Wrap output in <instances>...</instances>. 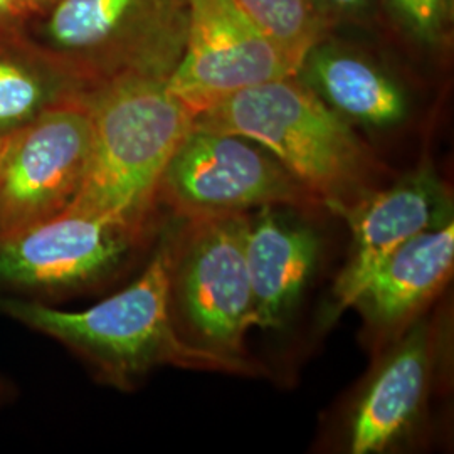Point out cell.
<instances>
[{
	"mask_svg": "<svg viewBox=\"0 0 454 454\" xmlns=\"http://www.w3.org/2000/svg\"><path fill=\"white\" fill-rule=\"evenodd\" d=\"M52 2H56V0H29V4H31V7L34 9V14L37 12V11H41V9H44V7H48L51 5Z\"/></svg>",
	"mask_w": 454,
	"mask_h": 454,
	"instance_id": "20",
	"label": "cell"
},
{
	"mask_svg": "<svg viewBox=\"0 0 454 454\" xmlns=\"http://www.w3.org/2000/svg\"><path fill=\"white\" fill-rule=\"evenodd\" d=\"M33 14L29 0H0V35L20 33Z\"/></svg>",
	"mask_w": 454,
	"mask_h": 454,
	"instance_id": "18",
	"label": "cell"
},
{
	"mask_svg": "<svg viewBox=\"0 0 454 454\" xmlns=\"http://www.w3.org/2000/svg\"><path fill=\"white\" fill-rule=\"evenodd\" d=\"M189 29V0H56L20 34L90 88L125 76L168 80Z\"/></svg>",
	"mask_w": 454,
	"mask_h": 454,
	"instance_id": "4",
	"label": "cell"
},
{
	"mask_svg": "<svg viewBox=\"0 0 454 454\" xmlns=\"http://www.w3.org/2000/svg\"><path fill=\"white\" fill-rule=\"evenodd\" d=\"M84 98L4 138L0 238L67 211L82 192L91 145Z\"/></svg>",
	"mask_w": 454,
	"mask_h": 454,
	"instance_id": "8",
	"label": "cell"
},
{
	"mask_svg": "<svg viewBox=\"0 0 454 454\" xmlns=\"http://www.w3.org/2000/svg\"><path fill=\"white\" fill-rule=\"evenodd\" d=\"M244 256L256 326L281 328L309 286L320 256V238L278 206L247 212Z\"/></svg>",
	"mask_w": 454,
	"mask_h": 454,
	"instance_id": "11",
	"label": "cell"
},
{
	"mask_svg": "<svg viewBox=\"0 0 454 454\" xmlns=\"http://www.w3.org/2000/svg\"><path fill=\"white\" fill-rule=\"evenodd\" d=\"M262 33L281 49L293 65L303 63L309 49L322 41L324 22L315 0H236Z\"/></svg>",
	"mask_w": 454,
	"mask_h": 454,
	"instance_id": "16",
	"label": "cell"
},
{
	"mask_svg": "<svg viewBox=\"0 0 454 454\" xmlns=\"http://www.w3.org/2000/svg\"><path fill=\"white\" fill-rule=\"evenodd\" d=\"M170 227L130 285L82 311L37 300L2 298L0 311L63 343L116 389H133L162 365L238 373L223 358L184 340L170 309Z\"/></svg>",
	"mask_w": 454,
	"mask_h": 454,
	"instance_id": "1",
	"label": "cell"
},
{
	"mask_svg": "<svg viewBox=\"0 0 454 454\" xmlns=\"http://www.w3.org/2000/svg\"><path fill=\"white\" fill-rule=\"evenodd\" d=\"M296 76L348 123L390 129L403 123L409 114L403 86L352 49L318 41Z\"/></svg>",
	"mask_w": 454,
	"mask_h": 454,
	"instance_id": "14",
	"label": "cell"
},
{
	"mask_svg": "<svg viewBox=\"0 0 454 454\" xmlns=\"http://www.w3.org/2000/svg\"><path fill=\"white\" fill-rule=\"evenodd\" d=\"M431 345L429 326L419 322L373 373L350 419V453H384L412 429L433 371Z\"/></svg>",
	"mask_w": 454,
	"mask_h": 454,
	"instance_id": "12",
	"label": "cell"
},
{
	"mask_svg": "<svg viewBox=\"0 0 454 454\" xmlns=\"http://www.w3.org/2000/svg\"><path fill=\"white\" fill-rule=\"evenodd\" d=\"M194 127L262 146L333 212L375 189L380 174L352 123L298 76L231 95L197 114Z\"/></svg>",
	"mask_w": 454,
	"mask_h": 454,
	"instance_id": "3",
	"label": "cell"
},
{
	"mask_svg": "<svg viewBox=\"0 0 454 454\" xmlns=\"http://www.w3.org/2000/svg\"><path fill=\"white\" fill-rule=\"evenodd\" d=\"M91 145L82 192L69 209L116 221L150 236L163 170L194 114L167 80L125 76L99 84L84 98Z\"/></svg>",
	"mask_w": 454,
	"mask_h": 454,
	"instance_id": "2",
	"label": "cell"
},
{
	"mask_svg": "<svg viewBox=\"0 0 454 454\" xmlns=\"http://www.w3.org/2000/svg\"><path fill=\"white\" fill-rule=\"evenodd\" d=\"M335 214L352 232L348 261L333 286L337 318L356 305L382 262L418 234L453 223V197L431 163H419L386 189H372Z\"/></svg>",
	"mask_w": 454,
	"mask_h": 454,
	"instance_id": "10",
	"label": "cell"
},
{
	"mask_svg": "<svg viewBox=\"0 0 454 454\" xmlns=\"http://www.w3.org/2000/svg\"><path fill=\"white\" fill-rule=\"evenodd\" d=\"M2 394H4V389H2V384H0V395H2Z\"/></svg>",
	"mask_w": 454,
	"mask_h": 454,
	"instance_id": "21",
	"label": "cell"
},
{
	"mask_svg": "<svg viewBox=\"0 0 454 454\" xmlns=\"http://www.w3.org/2000/svg\"><path fill=\"white\" fill-rule=\"evenodd\" d=\"M146 239L112 219L67 209L0 238V288L31 300L88 292L120 275Z\"/></svg>",
	"mask_w": 454,
	"mask_h": 454,
	"instance_id": "7",
	"label": "cell"
},
{
	"mask_svg": "<svg viewBox=\"0 0 454 454\" xmlns=\"http://www.w3.org/2000/svg\"><path fill=\"white\" fill-rule=\"evenodd\" d=\"M296 74L236 0H189L185 48L167 88L194 118L243 90Z\"/></svg>",
	"mask_w": 454,
	"mask_h": 454,
	"instance_id": "9",
	"label": "cell"
},
{
	"mask_svg": "<svg viewBox=\"0 0 454 454\" xmlns=\"http://www.w3.org/2000/svg\"><path fill=\"white\" fill-rule=\"evenodd\" d=\"M93 90L34 48L20 33L0 35V138Z\"/></svg>",
	"mask_w": 454,
	"mask_h": 454,
	"instance_id": "15",
	"label": "cell"
},
{
	"mask_svg": "<svg viewBox=\"0 0 454 454\" xmlns=\"http://www.w3.org/2000/svg\"><path fill=\"white\" fill-rule=\"evenodd\" d=\"M369 0H315L318 16L324 26L326 20H339L343 17H354L367 7Z\"/></svg>",
	"mask_w": 454,
	"mask_h": 454,
	"instance_id": "19",
	"label": "cell"
},
{
	"mask_svg": "<svg viewBox=\"0 0 454 454\" xmlns=\"http://www.w3.org/2000/svg\"><path fill=\"white\" fill-rule=\"evenodd\" d=\"M454 262V223L418 234L375 271L356 301L375 335H390L442 288Z\"/></svg>",
	"mask_w": 454,
	"mask_h": 454,
	"instance_id": "13",
	"label": "cell"
},
{
	"mask_svg": "<svg viewBox=\"0 0 454 454\" xmlns=\"http://www.w3.org/2000/svg\"><path fill=\"white\" fill-rule=\"evenodd\" d=\"M160 204L180 219L247 214L264 206H322L262 146L238 135L195 127L163 170Z\"/></svg>",
	"mask_w": 454,
	"mask_h": 454,
	"instance_id": "6",
	"label": "cell"
},
{
	"mask_svg": "<svg viewBox=\"0 0 454 454\" xmlns=\"http://www.w3.org/2000/svg\"><path fill=\"white\" fill-rule=\"evenodd\" d=\"M2 144H4V138H0V148H2Z\"/></svg>",
	"mask_w": 454,
	"mask_h": 454,
	"instance_id": "22",
	"label": "cell"
},
{
	"mask_svg": "<svg viewBox=\"0 0 454 454\" xmlns=\"http://www.w3.org/2000/svg\"><path fill=\"white\" fill-rule=\"evenodd\" d=\"M407 34L422 46L436 48L446 37L453 17V0H389Z\"/></svg>",
	"mask_w": 454,
	"mask_h": 454,
	"instance_id": "17",
	"label": "cell"
},
{
	"mask_svg": "<svg viewBox=\"0 0 454 454\" xmlns=\"http://www.w3.org/2000/svg\"><path fill=\"white\" fill-rule=\"evenodd\" d=\"M180 219V217H179ZM247 214L180 219L170 227V309L182 339L254 372L244 339L256 326L244 256Z\"/></svg>",
	"mask_w": 454,
	"mask_h": 454,
	"instance_id": "5",
	"label": "cell"
}]
</instances>
